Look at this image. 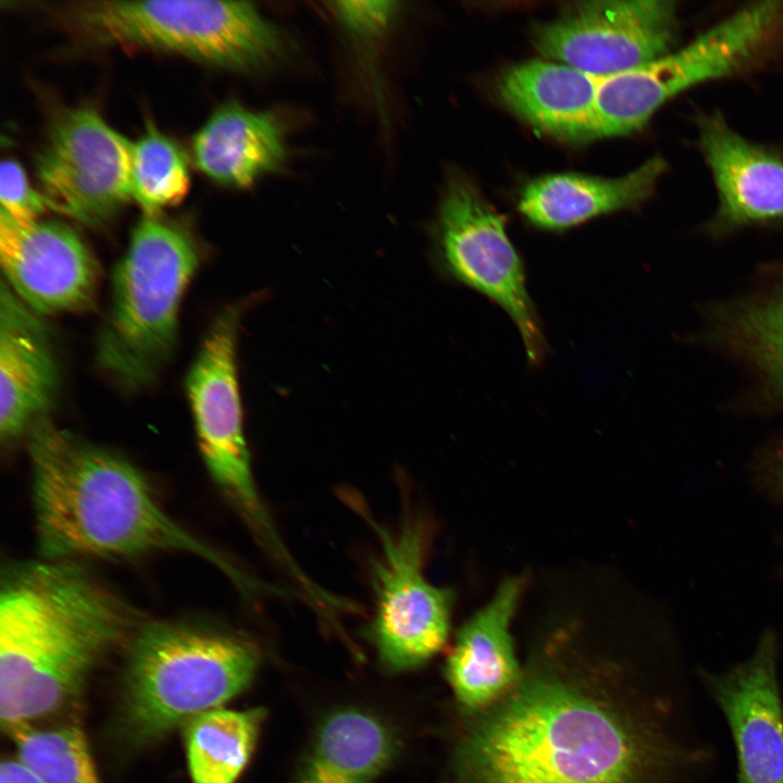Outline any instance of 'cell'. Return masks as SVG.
Here are the masks:
<instances>
[{
  "label": "cell",
  "instance_id": "1",
  "mask_svg": "<svg viewBox=\"0 0 783 783\" xmlns=\"http://www.w3.org/2000/svg\"><path fill=\"white\" fill-rule=\"evenodd\" d=\"M672 687L549 645L464 716L455 783H694L709 751L685 737Z\"/></svg>",
  "mask_w": 783,
  "mask_h": 783
},
{
  "label": "cell",
  "instance_id": "2",
  "mask_svg": "<svg viewBox=\"0 0 783 783\" xmlns=\"http://www.w3.org/2000/svg\"><path fill=\"white\" fill-rule=\"evenodd\" d=\"M133 610L76 561L8 567L0 595V717L28 724L78 694L97 662L136 629Z\"/></svg>",
  "mask_w": 783,
  "mask_h": 783
},
{
  "label": "cell",
  "instance_id": "3",
  "mask_svg": "<svg viewBox=\"0 0 783 783\" xmlns=\"http://www.w3.org/2000/svg\"><path fill=\"white\" fill-rule=\"evenodd\" d=\"M33 505L45 559L134 558L181 551L202 558L244 589L251 582L175 522L140 472L45 418L29 430Z\"/></svg>",
  "mask_w": 783,
  "mask_h": 783
},
{
  "label": "cell",
  "instance_id": "4",
  "mask_svg": "<svg viewBox=\"0 0 783 783\" xmlns=\"http://www.w3.org/2000/svg\"><path fill=\"white\" fill-rule=\"evenodd\" d=\"M259 654L225 633L153 621L130 636L122 716L137 742L157 739L220 707L251 682Z\"/></svg>",
  "mask_w": 783,
  "mask_h": 783
},
{
  "label": "cell",
  "instance_id": "5",
  "mask_svg": "<svg viewBox=\"0 0 783 783\" xmlns=\"http://www.w3.org/2000/svg\"><path fill=\"white\" fill-rule=\"evenodd\" d=\"M198 264V246L183 226L144 216L134 227L97 346L100 366L122 385L147 384L171 356L181 301Z\"/></svg>",
  "mask_w": 783,
  "mask_h": 783
},
{
  "label": "cell",
  "instance_id": "6",
  "mask_svg": "<svg viewBox=\"0 0 783 783\" xmlns=\"http://www.w3.org/2000/svg\"><path fill=\"white\" fill-rule=\"evenodd\" d=\"M95 45L178 54L234 71L259 69L283 50L277 28L250 2L92 0L63 9Z\"/></svg>",
  "mask_w": 783,
  "mask_h": 783
},
{
  "label": "cell",
  "instance_id": "7",
  "mask_svg": "<svg viewBox=\"0 0 783 783\" xmlns=\"http://www.w3.org/2000/svg\"><path fill=\"white\" fill-rule=\"evenodd\" d=\"M783 39V2L747 4L678 50L606 76L598 89L594 139L641 129L669 100L766 61Z\"/></svg>",
  "mask_w": 783,
  "mask_h": 783
},
{
  "label": "cell",
  "instance_id": "8",
  "mask_svg": "<svg viewBox=\"0 0 783 783\" xmlns=\"http://www.w3.org/2000/svg\"><path fill=\"white\" fill-rule=\"evenodd\" d=\"M234 303L210 326L190 368L186 389L199 450L208 471L261 544L284 564L291 561L260 499L244 432L236 364L246 308Z\"/></svg>",
  "mask_w": 783,
  "mask_h": 783
},
{
  "label": "cell",
  "instance_id": "9",
  "mask_svg": "<svg viewBox=\"0 0 783 783\" xmlns=\"http://www.w3.org/2000/svg\"><path fill=\"white\" fill-rule=\"evenodd\" d=\"M435 235L443 271L498 304L519 330L530 363L538 365L547 345L523 263L506 232L504 216L468 178L457 176L449 182Z\"/></svg>",
  "mask_w": 783,
  "mask_h": 783
},
{
  "label": "cell",
  "instance_id": "10",
  "mask_svg": "<svg viewBox=\"0 0 783 783\" xmlns=\"http://www.w3.org/2000/svg\"><path fill=\"white\" fill-rule=\"evenodd\" d=\"M130 148L95 110L61 111L35 157L48 208L90 227L103 225L132 200Z\"/></svg>",
  "mask_w": 783,
  "mask_h": 783
},
{
  "label": "cell",
  "instance_id": "11",
  "mask_svg": "<svg viewBox=\"0 0 783 783\" xmlns=\"http://www.w3.org/2000/svg\"><path fill=\"white\" fill-rule=\"evenodd\" d=\"M676 3L668 0L579 2L536 27L533 42L546 58L609 76L654 61L674 48Z\"/></svg>",
  "mask_w": 783,
  "mask_h": 783
},
{
  "label": "cell",
  "instance_id": "12",
  "mask_svg": "<svg viewBox=\"0 0 783 783\" xmlns=\"http://www.w3.org/2000/svg\"><path fill=\"white\" fill-rule=\"evenodd\" d=\"M373 525L382 556L374 566L377 601L370 633L385 666L415 668L447 642L452 593L424 576V536L418 524L407 523L391 534Z\"/></svg>",
  "mask_w": 783,
  "mask_h": 783
},
{
  "label": "cell",
  "instance_id": "13",
  "mask_svg": "<svg viewBox=\"0 0 783 783\" xmlns=\"http://www.w3.org/2000/svg\"><path fill=\"white\" fill-rule=\"evenodd\" d=\"M0 263L10 289L33 312L79 311L94 302L98 262L63 223H24L0 211Z\"/></svg>",
  "mask_w": 783,
  "mask_h": 783
},
{
  "label": "cell",
  "instance_id": "14",
  "mask_svg": "<svg viewBox=\"0 0 783 783\" xmlns=\"http://www.w3.org/2000/svg\"><path fill=\"white\" fill-rule=\"evenodd\" d=\"M700 679L724 714L737 756V783H783V701L778 641L759 638L751 656L722 673Z\"/></svg>",
  "mask_w": 783,
  "mask_h": 783
},
{
  "label": "cell",
  "instance_id": "15",
  "mask_svg": "<svg viewBox=\"0 0 783 783\" xmlns=\"http://www.w3.org/2000/svg\"><path fill=\"white\" fill-rule=\"evenodd\" d=\"M696 125L697 145L718 195L714 226L783 219V156L743 137L719 112L700 114Z\"/></svg>",
  "mask_w": 783,
  "mask_h": 783
},
{
  "label": "cell",
  "instance_id": "16",
  "mask_svg": "<svg viewBox=\"0 0 783 783\" xmlns=\"http://www.w3.org/2000/svg\"><path fill=\"white\" fill-rule=\"evenodd\" d=\"M59 385L47 332L2 281L0 294V435L11 443L45 418Z\"/></svg>",
  "mask_w": 783,
  "mask_h": 783
},
{
  "label": "cell",
  "instance_id": "17",
  "mask_svg": "<svg viewBox=\"0 0 783 783\" xmlns=\"http://www.w3.org/2000/svg\"><path fill=\"white\" fill-rule=\"evenodd\" d=\"M521 592L519 579H506L457 633L445 674L462 713L497 700L522 673L510 631Z\"/></svg>",
  "mask_w": 783,
  "mask_h": 783
},
{
  "label": "cell",
  "instance_id": "18",
  "mask_svg": "<svg viewBox=\"0 0 783 783\" xmlns=\"http://www.w3.org/2000/svg\"><path fill=\"white\" fill-rule=\"evenodd\" d=\"M606 76L561 62L532 60L507 70L499 97L536 128L570 140L594 139L595 104Z\"/></svg>",
  "mask_w": 783,
  "mask_h": 783
},
{
  "label": "cell",
  "instance_id": "19",
  "mask_svg": "<svg viewBox=\"0 0 783 783\" xmlns=\"http://www.w3.org/2000/svg\"><path fill=\"white\" fill-rule=\"evenodd\" d=\"M668 163L652 157L619 177L560 173L538 177L523 189L519 211L534 226L559 231L646 201Z\"/></svg>",
  "mask_w": 783,
  "mask_h": 783
},
{
  "label": "cell",
  "instance_id": "20",
  "mask_svg": "<svg viewBox=\"0 0 783 783\" xmlns=\"http://www.w3.org/2000/svg\"><path fill=\"white\" fill-rule=\"evenodd\" d=\"M192 159L212 182L245 188L274 172L285 159L284 133L271 112L236 101L220 105L194 135Z\"/></svg>",
  "mask_w": 783,
  "mask_h": 783
},
{
  "label": "cell",
  "instance_id": "21",
  "mask_svg": "<svg viewBox=\"0 0 783 783\" xmlns=\"http://www.w3.org/2000/svg\"><path fill=\"white\" fill-rule=\"evenodd\" d=\"M395 754V739L359 710L328 717L316 733L298 783H374Z\"/></svg>",
  "mask_w": 783,
  "mask_h": 783
},
{
  "label": "cell",
  "instance_id": "22",
  "mask_svg": "<svg viewBox=\"0 0 783 783\" xmlns=\"http://www.w3.org/2000/svg\"><path fill=\"white\" fill-rule=\"evenodd\" d=\"M265 717L262 708H213L188 721L185 732L194 783H234L246 767Z\"/></svg>",
  "mask_w": 783,
  "mask_h": 783
},
{
  "label": "cell",
  "instance_id": "23",
  "mask_svg": "<svg viewBox=\"0 0 783 783\" xmlns=\"http://www.w3.org/2000/svg\"><path fill=\"white\" fill-rule=\"evenodd\" d=\"M132 199L145 216H158L169 207L179 203L189 188V172L181 147L170 137L148 125L146 132L132 142Z\"/></svg>",
  "mask_w": 783,
  "mask_h": 783
},
{
  "label": "cell",
  "instance_id": "24",
  "mask_svg": "<svg viewBox=\"0 0 783 783\" xmlns=\"http://www.w3.org/2000/svg\"><path fill=\"white\" fill-rule=\"evenodd\" d=\"M8 732L16 744L18 759L44 783H101L78 726L39 730L22 724Z\"/></svg>",
  "mask_w": 783,
  "mask_h": 783
},
{
  "label": "cell",
  "instance_id": "25",
  "mask_svg": "<svg viewBox=\"0 0 783 783\" xmlns=\"http://www.w3.org/2000/svg\"><path fill=\"white\" fill-rule=\"evenodd\" d=\"M731 335L766 381L783 395V289L738 313Z\"/></svg>",
  "mask_w": 783,
  "mask_h": 783
},
{
  "label": "cell",
  "instance_id": "26",
  "mask_svg": "<svg viewBox=\"0 0 783 783\" xmlns=\"http://www.w3.org/2000/svg\"><path fill=\"white\" fill-rule=\"evenodd\" d=\"M1 210L18 222H35L48 208L41 192L29 185L22 166L12 159L0 164Z\"/></svg>",
  "mask_w": 783,
  "mask_h": 783
},
{
  "label": "cell",
  "instance_id": "27",
  "mask_svg": "<svg viewBox=\"0 0 783 783\" xmlns=\"http://www.w3.org/2000/svg\"><path fill=\"white\" fill-rule=\"evenodd\" d=\"M331 10L339 23L360 38H373L384 33L395 18L396 1H336Z\"/></svg>",
  "mask_w": 783,
  "mask_h": 783
},
{
  "label": "cell",
  "instance_id": "28",
  "mask_svg": "<svg viewBox=\"0 0 783 783\" xmlns=\"http://www.w3.org/2000/svg\"><path fill=\"white\" fill-rule=\"evenodd\" d=\"M0 783H44L20 759H5L0 766Z\"/></svg>",
  "mask_w": 783,
  "mask_h": 783
}]
</instances>
